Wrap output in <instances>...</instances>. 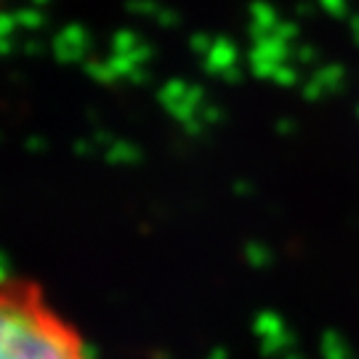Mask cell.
I'll list each match as a JSON object with an SVG mask.
<instances>
[{
	"label": "cell",
	"mask_w": 359,
	"mask_h": 359,
	"mask_svg": "<svg viewBox=\"0 0 359 359\" xmlns=\"http://www.w3.org/2000/svg\"><path fill=\"white\" fill-rule=\"evenodd\" d=\"M0 359H93V351L38 280L0 269Z\"/></svg>",
	"instance_id": "cell-1"
}]
</instances>
